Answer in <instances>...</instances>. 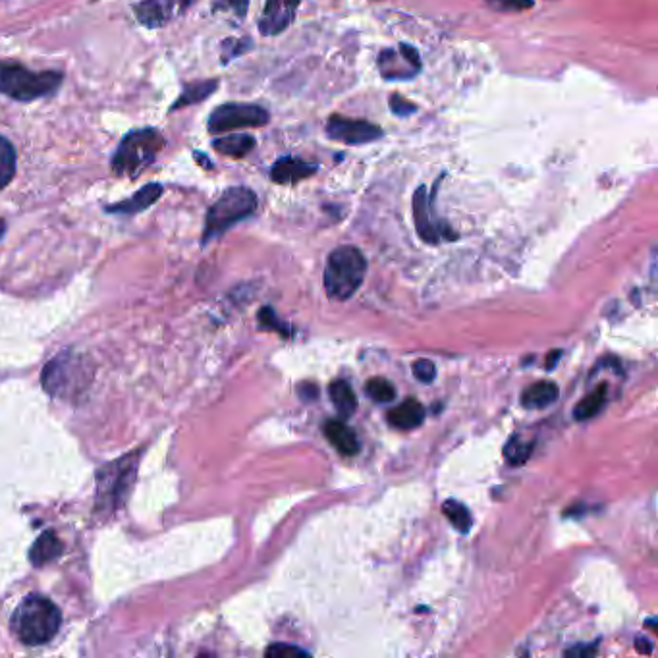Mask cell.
<instances>
[{
	"instance_id": "f1b7e54d",
	"label": "cell",
	"mask_w": 658,
	"mask_h": 658,
	"mask_svg": "<svg viewBox=\"0 0 658 658\" xmlns=\"http://www.w3.org/2000/svg\"><path fill=\"white\" fill-rule=\"evenodd\" d=\"M413 375H415V379L421 381V383H433L435 377H437V367H435V363L429 361V359H417V361L413 363Z\"/></svg>"
},
{
	"instance_id": "277c9868",
	"label": "cell",
	"mask_w": 658,
	"mask_h": 658,
	"mask_svg": "<svg viewBox=\"0 0 658 658\" xmlns=\"http://www.w3.org/2000/svg\"><path fill=\"white\" fill-rule=\"evenodd\" d=\"M163 147H165V138L159 130L155 128L134 130L120 141L112 159V170L118 176L136 178L139 172H143L147 166L155 163Z\"/></svg>"
},
{
	"instance_id": "8d00e7d4",
	"label": "cell",
	"mask_w": 658,
	"mask_h": 658,
	"mask_svg": "<svg viewBox=\"0 0 658 658\" xmlns=\"http://www.w3.org/2000/svg\"><path fill=\"white\" fill-rule=\"evenodd\" d=\"M560 357H562V352H560V350H556V352H552V354H550V356L547 357V369H554V367H556L554 363H556V361H558Z\"/></svg>"
},
{
	"instance_id": "ab89813d",
	"label": "cell",
	"mask_w": 658,
	"mask_h": 658,
	"mask_svg": "<svg viewBox=\"0 0 658 658\" xmlns=\"http://www.w3.org/2000/svg\"><path fill=\"white\" fill-rule=\"evenodd\" d=\"M4 230H6V224H4V220H0V238H2V234H4Z\"/></svg>"
},
{
	"instance_id": "6da1fadb",
	"label": "cell",
	"mask_w": 658,
	"mask_h": 658,
	"mask_svg": "<svg viewBox=\"0 0 658 658\" xmlns=\"http://www.w3.org/2000/svg\"><path fill=\"white\" fill-rule=\"evenodd\" d=\"M62 624V614L51 599L29 595L12 614L10 628L28 647H39L55 639Z\"/></svg>"
},
{
	"instance_id": "9a60e30c",
	"label": "cell",
	"mask_w": 658,
	"mask_h": 658,
	"mask_svg": "<svg viewBox=\"0 0 658 658\" xmlns=\"http://www.w3.org/2000/svg\"><path fill=\"white\" fill-rule=\"evenodd\" d=\"M161 195H163L161 184H147L138 193H134L130 199L120 201L118 205H112L107 211L114 215H136V213L149 209L153 203H157L161 199Z\"/></svg>"
},
{
	"instance_id": "ffe728a7",
	"label": "cell",
	"mask_w": 658,
	"mask_h": 658,
	"mask_svg": "<svg viewBox=\"0 0 658 658\" xmlns=\"http://www.w3.org/2000/svg\"><path fill=\"white\" fill-rule=\"evenodd\" d=\"M213 147L222 155L242 159V157H246L247 153L253 151L255 138L247 136V134H232V136H226V138L215 139Z\"/></svg>"
},
{
	"instance_id": "4dcf8cb0",
	"label": "cell",
	"mask_w": 658,
	"mask_h": 658,
	"mask_svg": "<svg viewBox=\"0 0 658 658\" xmlns=\"http://www.w3.org/2000/svg\"><path fill=\"white\" fill-rule=\"evenodd\" d=\"M388 103H390V110H392L396 116H410V114H413L415 109H417L412 101L404 99L400 93H392Z\"/></svg>"
},
{
	"instance_id": "3957f363",
	"label": "cell",
	"mask_w": 658,
	"mask_h": 658,
	"mask_svg": "<svg viewBox=\"0 0 658 658\" xmlns=\"http://www.w3.org/2000/svg\"><path fill=\"white\" fill-rule=\"evenodd\" d=\"M62 80L60 72H33L16 62H0V93L22 103L53 95Z\"/></svg>"
},
{
	"instance_id": "4fadbf2b",
	"label": "cell",
	"mask_w": 658,
	"mask_h": 658,
	"mask_svg": "<svg viewBox=\"0 0 658 658\" xmlns=\"http://www.w3.org/2000/svg\"><path fill=\"white\" fill-rule=\"evenodd\" d=\"M176 8L180 10L178 0H143L136 6V16L139 24L145 28H163L174 16Z\"/></svg>"
},
{
	"instance_id": "30bf717a",
	"label": "cell",
	"mask_w": 658,
	"mask_h": 658,
	"mask_svg": "<svg viewBox=\"0 0 658 658\" xmlns=\"http://www.w3.org/2000/svg\"><path fill=\"white\" fill-rule=\"evenodd\" d=\"M327 134H329V138L348 143V145H361V143H371V141L381 138L383 130L367 120H356V118H346V116L334 114L327 122Z\"/></svg>"
},
{
	"instance_id": "d6a6232c",
	"label": "cell",
	"mask_w": 658,
	"mask_h": 658,
	"mask_svg": "<svg viewBox=\"0 0 658 658\" xmlns=\"http://www.w3.org/2000/svg\"><path fill=\"white\" fill-rule=\"evenodd\" d=\"M247 6H249V0H217L215 10L217 8H220V10H232L238 18H246Z\"/></svg>"
},
{
	"instance_id": "52a82bcc",
	"label": "cell",
	"mask_w": 658,
	"mask_h": 658,
	"mask_svg": "<svg viewBox=\"0 0 658 658\" xmlns=\"http://www.w3.org/2000/svg\"><path fill=\"white\" fill-rule=\"evenodd\" d=\"M91 373L83 365L82 357L72 352H62L43 371V388L56 398H70L80 394L89 384Z\"/></svg>"
},
{
	"instance_id": "5b68a950",
	"label": "cell",
	"mask_w": 658,
	"mask_h": 658,
	"mask_svg": "<svg viewBox=\"0 0 658 658\" xmlns=\"http://www.w3.org/2000/svg\"><path fill=\"white\" fill-rule=\"evenodd\" d=\"M139 452L118 458L103 467L97 475V510L112 514L128 498L138 475Z\"/></svg>"
},
{
	"instance_id": "74e56055",
	"label": "cell",
	"mask_w": 658,
	"mask_h": 658,
	"mask_svg": "<svg viewBox=\"0 0 658 658\" xmlns=\"http://www.w3.org/2000/svg\"><path fill=\"white\" fill-rule=\"evenodd\" d=\"M193 2H197V0H178V4H180V12L188 10V8L192 6Z\"/></svg>"
},
{
	"instance_id": "2e32d148",
	"label": "cell",
	"mask_w": 658,
	"mask_h": 658,
	"mask_svg": "<svg viewBox=\"0 0 658 658\" xmlns=\"http://www.w3.org/2000/svg\"><path fill=\"white\" fill-rule=\"evenodd\" d=\"M323 433L340 454L356 456L359 452V440H357L356 433L346 423H342L338 419H329L323 427Z\"/></svg>"
},
{
	"instance_id": "e575fe53",
	"label": "cell",
	"mask_w": 658,
	"mask_h": 658,
	"mask_svg": "<svg viewBox=\"0 0 658 658\" xmlns=\"http://www.w3.org/2000/svg\"><path fill=\"white\" fill-rule=\"evenodd\" d=\"M300 392H302V398H305V400H313V398L319 394L317 386L311 383H303L302 388H300Z\"/></svg>"
},
{
	"instance_id": "83f0119b",
	"label": "cell",
	"mask_w": 658,
	"mask_h": 658,
	"mask_svg": "<svg viewBox=\"0 0 658 658\" xmlns=\"http://www.w3.org/2000/svg\"><path fill=\"white\" fill-rule=\"evenodd\" d=\"M496 12H523L535 6V0H485Z\"/></svg>"
},
{
	"instance_id": "e0dca14e",
	"label": "cell",
	"mask_w": 658,
	"mask_h": 658,
	"mask_svg": "<svg viewBox=\"0 0 658 658\" xmlns=\"http://www.w3.org/2000/svg\"><path fill=\"white\" fill-rule=\"evenodd\" d=\"M62 552H64V545L58 539L55 531H45L37 537V541L33 543V547L29 550V562L35 568H41V566L56 560Z\"/></svg>"
},
{
	"instance_id": "7402d4cb",
	"label": "cell",
	"mask_w": 658,
	"mask_h": 658,
	"mask_svg": "<svg viewBox=\"0 0 658 658\" xmlns=\"http://www.w3.org/2000/svg\"><path fill=\"white\" fill-rule=\"evenodd\" d=\"M219 87L217 80H207V82H197L188 85L182 95L178 97V101L170 107V110L182 109V107H190V105H197L201 101H205L207 97H211L215 93V89Z\"/></svg>"
},
{
	"instance_id": "ac0fdd59",
	"label": "cell",
	"mask_w": 658,
	"mask_h": 658,
	"mask_svg": "<svg viewBox=\"0 0 658 658\" xmlns=\"http://www.w3.org/2000/svg\"><path fill=\"white\" fill-rule=\"evenodd\" d=\"M558 396H560V390L556 384L552 381H539L523 390L521 406L527 410H543V408H549L550 404H554L558 400Z\"/></svg>"
},
{
	"instance_id": "d6986e66",
	"label": "cell",
	"mask_w": 658,
	"mask_h": 658,
	"mask_svg": "<svg viewBox=\"0 0 658 658\" xmlns=\"http://www.w3.org/2000/svg\"><path fill=\"white\" fill-rule=\"evenodd\" d=\"M425 421V408L417 400H406L388 412V423L396 429H415Z\"/></svg>"
},
{
	"instance_id": "8992f818",
	"label": "cell",
	"mask_w": 658,
	"mask_h": 658,
	"mask_svg": "<svg viewBox=\"0 0 658 658\" xmlns=\"http://www.w3.org/2000/svg\"><path fill=\"white\" fill-rule=\"evenodd\" d=\"M257 211V195L247 188H230L220 195L207 213L203 244L222 236L234 224L246 220Z\"/></svg>"
},
{
	"instance_id": "4316f807",
	"label": "cell",
	"mask_w": 658,
	"mask_h": 658,
	"mask_svg": "<svg viewBox=\"0 0 658 658\" xmlns=\"http://www.w3.org/2000/svg\"><path fill=\"white\" fill-rule=\"evenodd\" d=\"M531 450H533V442H523V440L512 439L506 444L504 454H506V458H508L510 464L518 466V464H523V462L529 458Z\"/></svg>"
},
{
	"instance_id": "f35d334b",
	"label": "cell",
	"mask_w": 658,
	"mask_h": 658,
	"mask_svg": "<svg viewBox=\"0 0 658 658\" xmlns=\"http://www.w3.org/2000/svg\"><path fill=\"white\" fill-rule=\"evenodd\" d=\"M195 157H197V161H199L201 165H205L207 168H211V166H213L211 163H209V161H207V159H205V155H201V153H195Z\"/></svg>"
},
{
	"instance_id": "603a6c76",
	"label": "cell",
	"mask_w": 658,
	"mask_h": 658,
	"mask_svg": "<svg viewBox=\"0 0 658 658\" xmlns=\"http://www.w3.org/2000/svg\"><path fill=\"white\" fill-rule=\"evenodd\" d=\"M608 394V386L606 384H601L599 388H595L591 394H587L576 408H574V417L577 421H587V419H593L597 413H601V410L606 404V396Z\"/></svg>"
},
{
	"instance_id": "ba28073f",
	"label": "cell",
	"mask_w": 658,
	"mask_h": 658,
	"mask_svg": "<svg viewBox=\"0 0 658 658\" xmlns=\"http://www.w3.org/2000/svg\"><path fill=\"white\" fill-rule=\"evenodd\" d=\"M271 114L263 107L257 105H242L230 103L222 105L211 114L209 118V132L211 134H224L240 128H261L269 124Z\"/></svg>"
},
{
	"instance_id": "8fae6325",
	"label": "cell",
	"mask_w": 658,
	"mask_h": 658,
	"mask_svg": "<svg viewBox=\"0 0 658 658\" xmlns=\"http://www.w3.org/2000/svg\"><path fill=\"white\" fill-rule=\"evenodd\" d=\"M413 220H415L417 234L427 244H439L440 238H450V240L456 238L454 232H450L448 228H444L433 217L431 199L427 195V188L425 186L417 188V192L413 195Z\"/></svg>"
},
{
	"instance_id": "d4e9b609",
	"label": "cell",
	"mask_w": 658,
	"mask_h": 658,
	"mask_svg": "<svg viewBox=\"0 0 658 658\" xmlns=\"http://www.w3.org/2000/svg\"><path fill=\"white\" fill-rule=\"evenodd\" d=\"M442 514L450 520V523H452L458 531L467 533V531L471 529V523H473V520H471L469 510H467L462 502H458V500H446V502L442 504Z\"/></svg>"
},
{
	"instance_id": "f546056e",
	"label": "cell",
	"mask_w": 658,
	"mask_h": 658,
	"mask_svg": "<svg viewBox=\"0 0 658 658\" xmlns=\"http://www.w3.org/2000/svg\"><path fill=\"white\" fill-rule=\"evenodd\" d=\"M267 657L273 658H292V657H309V653H305L300 647L296 645H288V643H275L265 651Z\"/></svg>"
},
{
	"instance_id": "484cf974",
	"label": "cell",
	"mask_w": 658,
	"mask_h": 658,
	"mask_svg": "<svg viewBox=\"0 0 658 658\" xmlns=\"http://www.w3.org/2000/svg\"><path fill=\"white\" fill-rule=\"evenodd\" d=\"M365 390L375 402H381V404L392 402L396 398V388L381 377H373L365 386Z\"/></svg>"
},
{
	"instance_id": "cb8c5ba5",
	"label": "cell",
	"mask_w": 658,
	"mask_h": 658,
	"mask_svg": "<svg viewBox=\"0 0 658 658\" xmlns=\"http://www.w3.org/2000/svg\"><path fill=\"white\" fill-rule=\"evenodd\" d=\"M16 174V151L12 143L0 136V190H4Z\"/></svg>"
},
{
	"instance_id": "7c38bea8",
	"label": "cell",
	"mask_w": 658,
	"mask_h": 658,
	"mask_svg": "<svg viewBox=\"0 0 658 658\" xmlns=\"http://www.w3.org/2000/svg\"><path fill=\"white\" fill-rule=\"evenodd\" d=\"M300 2L302 0H267L265 10H263V18L259 22L261 33L267 35V37L282 33L294 22L296 12L300 8Z\"/></svg>"
},
{
	"instance_id": "7a4b0ae2",
	"label": "cell",
	"mask_w": 658,
	"mask_h": 658,
	"mask_svg": "<svg viewBox=\"0 0 658 658\" xmlns=\"http://www.w3.org/2000/svg\"><path fill=\"white\" fill-rule=\"evenodd\" d=\"M367 261L354 246L336 247L329 255L325 267V290L330 300L346 302L363 284Z\"/></svg>"
},
{
	"instance_id": "1f68e13d",
	"label": "cell",
	"mask_w": 658,
	"mask_h": 658,
	"mask_svg": "<svg viewBox=\"0 0 658 658\" xmlns=\"http://www.w3.org/2000/svg\"><path fill=\"white\" fill-rule=\"evenodd\" d=\"M247 47H251V41H247V39H244V41H226L224 45H222V49H224V53H222V62L226 64L228 60H232V58H236V56L242 55V53H246Z\"/></svg>"
},
{
	"instance_id": "9c48e42d",
	"label": "cell",
	"mask_w": 658,
	"mask_h": 658,
	"mask_svg": "<svg viewBox=\"0 0 658 658\" xmlns=\"http://www.w3.org/2000/svg\"><path fill=\"white\" fill-rule=\"evenodd\" d=\"M379 70L383 74L384 80H412L413 76L421 70V58L419 53L402 43L398 51L394 49H384L379 55Z\"/></svg>"
},
{
	"instance_id": "836d02e7",
	"label": "cell",
	"mask_w": 658,
	"mask_h": 658,
	"mask_svg": "<svg viewBox=\"0 0 658 658\" xmlns=\"http://www.w3.org/2000/svg\"><path fill=\"white\" fill-rule=\"evenodd\" d=\"M597 651V645H589V647H576V649H570L566 651L568 657H587V655H593Z\"/></svg>"
},
{
	"instance_id": "5bb4252c",
	"label": "cell",
	"mask_w": 658,
	"mask_h": 658,
	"mask_svg": "<svg viewBox=\"0 0 658 658\" xmlns=\"http://www.w3.org/2000/svg\"><path fill=\"white\" fill-rule=\"evenodd\" d=\"M317 170H319V165H315V163H307L296 157H282L271 168V180L276 184L290 186V184H298L305 178L313 176Z\"/></svg>"
},
{
	"instance_id": "44dd1931",
	"label": "cell",
	"mask_w": 658,
	"mask_h": 658,
	"mask_svg": "<svg viewBox=\"0 0 658 658\" xmlns=\"http://www.w3.org/2000/svg\"><path fill=\"white\" fill-rule=\"evenodd\" d=\"M330 400L340 415L348 417L357 410V396L348 381H334L329 388Z\"/></svg>"
},
{
	"instance_id": "d590c367",
	"label": "cell",
	"mask_w": 658,
	"mask_h": 658,
	"mask_svg": "<svg viewBox=\"0 0 658 658\" xmlns=\"http://www.w3.org/2000/svg\"><path fill=\"white\" fill-rule=\"evenodd\" d=\"M645 649V653L647 655H651L653 653V647L651 645H647V639H641V637H637V651H643Z\"/></svg>"
}]
</instances>
